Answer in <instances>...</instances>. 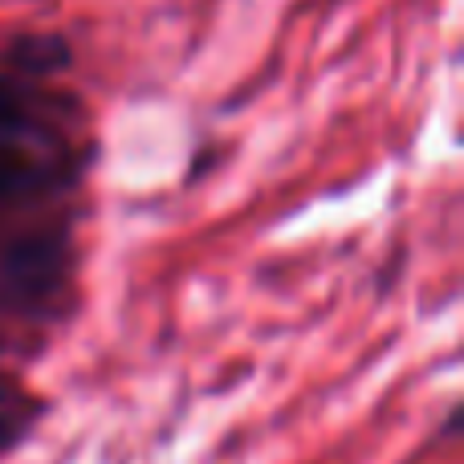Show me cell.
<instances>
[{"label":"cell","instance_id":"cell-3","mask_svg":"<svg viewBox=\"0 0 464 464\" xmlns=\"http://www.w3.org/2000/svg\"><path fill=\"white\" fill-rule=\"evenodd\" d=\"M8 65L16 73H29V78H53V73H65L73 65V49L62 33L49 29H33V33H16L5 49Z\"/></svg>","mask_w":464,"mask_h":464},{"label":"cell","instance_id":"cell-5","mask_svg":"<svg viewBox=\"0 0 464 464\" xmlns=\"http://www.w3.org/2000/svg\"><path fill=\"white\" fill-rule=\"evenodd\" d=\"M13 114H24V102H21V94H16L13 86H5V82H0V122L13 119Z\"/></svg>","mask_w":464,"mask_h":464},{"label":"cell","instance_id":"cell-1","mask_svg":"<svg viewBox=\"0 0 464 464\" xmlns=\"http://www.w3.org/2000/svg\"><path fill=\"white\" fill-rule=\"evenodd\" d=\"M70 285V245L62 232L16 237L0 256V305L24 318H41L62 302Z\"/></svg>","mask_w":464,"mask_h":464},{"label":"cell","instance_id":"cell-4","mask_svg":"<svg viewBox=\"0 0 464 464\" xmlns=\"http://www.w3.org/2000/svg\"><path fill=\"white\" fill-rule=\"evenodd\" d=\"M37 420H41V400L37 395H29L24 387L5 383V379H0V457H5L8 449H16V444L24 440V432H29Z\"/></svg>","mask_w":464,"mask_h":464},{"label":"cell","instance_id":"cell-2","mask_svg":"<svg viewBox=\"0 0 464 464\" xmlns=\"http://www.w3.org/2000/svg\"><path fill=\"white\" fill-rule=\"evenodd\" d=\"M70 168V147L45 122L13 114L0 122V200L33 196L57 184Z\"/></svg>","mask_w":464,"mask_h":464}]
</instances>
